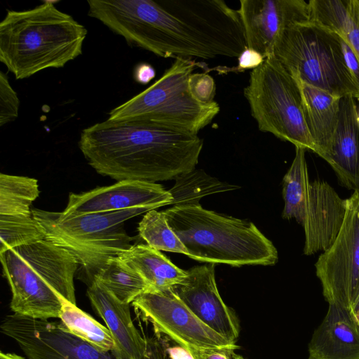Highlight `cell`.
I'll return each mask as SVG.
<instances>
[{
	"instance_id": "obj_1",
	"label": "cell",
	"mask_w": 359,
	"mask_h": 359,
	"mask_svg": "<svg viewBox=\"0 0 359 359\" xmlns=\"http://www.w3.org/2000/svg\"><path fill=\"white\" fill-rule=\"evenodd\" d=\"M93 16L162 57L238 58L247 48L238 11L223 0H100Z\"/></svg>"
},
{
	"instance_id": "obj_2",
	"label": "cell",
	"mask_w": 359,
	"mask_h": 359,
	"mask_svg": "<svg viewBox=\"0 0 359 359\" xmlns=\"http://www.w3.org/2000/svg\"><path fill=\"white\" fill-rule=\"evenodd\" d=\"M203 145L198 134L173 127L107 119L84 128L79 141L89 165L118 182L175 179L195 169Z\"/></svg>"
},
{
	"instance_id": "obj_3",
	"label": "cell",
	"mask_w": 359,
	"mask_h": 359,
	"mask_svg": "<svg viewBox=\"0 0 359 359\" xmlns=\"http://www.w3.org/2000/svg\"><path fill=\"white\" fill-rule=\"evenodd\" d=\"M46 0L24 11L7 10L0 23V61L16 79L61 68L82 54L86 28Z\"/></svg>"
},
{
	"instance_id": "obj_4",
	"label": "cell",
	"mask_w": 359,
	"mask_h": 359,
	"mask_svg": "<svg viewBox=\"0 0 359 359\" xmlns=\"http://www.w3.org/2000/svg\"><path fill=\"white\" fill-rule=\"evenodd\" d=\"M0 259L15 314L59 318L63 298L76 304L74 276L79 264L62 248L45 239L9 249L0 253Z\"/></svg>"
},
{
	"instance_id": "obj_5",
	"label": "cell",
	"mask_w": 359,
	"mask_h": 359,
	"mask_svg": "<svg viewBox=\"0 0 359 359\" xmlns=\"http://www.w3.org/2000/svg\"><path fill=\"white\" fill-rule=\"evenodd\" d=\"M167 222L187 249L202 262L233 266L274 265L278 251L251 222L223 215L199 205L172 206Z\"/></svg>"
},
{
	"instance_id": "obj_6",
	"label": "cell",
	"mask_w": 359,
	"mask_h": 359,
	"mask_svg": "<svg viewBox=\"0 0 359 359\" xmlns=\"http://www.w3.org/2000/svg\"><path fill=\"white\" fill-rule=\"evenodd\" d=\"M151 210L154 209L139 207L67 215L34 208L32 214L42 226L46 239L75 257L88 286L110 259L118 257L133 245V238L124 229L125 221Z\"/></svg>"
},
{
	"instance_id": "obj_7",
	"label": "cell",
	"mask_w": 359,
	"mask_h": 359,
	"mask_svg": "<svg viewBox=\"0 0 359 359\" xmlns=\"http://www.w3.org/2000/svg\"><path fill=\"white\" fill-rule=\"evenodd\" d=\"M198 65L191 58H175L155 83L111 109L107 120L154 123L198 134L220 109L215 101H196L189 91V76Z\"/></svg>"
},
{
	"instance_id": "obj_8",
	"label": "cell",
	"mask_w": 359,
	"mask_h": 359,
	"mask_svg": "<svg viewBox=\"0 0 359 359\" xmlns=\"http://www.w3.org/2000/svg\"><path fill=\"white\" fill-rule=\"evenodd\" d=\"M294 78L343 97L359 100L337 36L311 22L294 25L278 39L273 55Z\"/></svg>"
},
{
	"instance_id": "obj_9",
	"label": "cell",
	"mask_w": 359,
	"mask_h": 359,
	"mask_svg": "<svg viewBox=\"0 0 359 359\" xmlns=\"http://www.w3.org/2000/svg\"><path fill=\"white\" fill-rule=\"evenodd\" d=\"M243 93L260 131L317 154L306 122L299 86L273 55L251 71Z\"/></svg>"
},
{
	"instance_id": "obj_10",
	"label": "cell",
	"mask_w": 359,
	"mask_h": 359,
	"mask_svg": "<svg viewBox=\"0 0 359 359\" xmlns=\"http://www.w3.org/2000/svg\"><path fill=\"white\" fill-rule=\"evenodd\" d=\"M315 266L328 304L351 309L359 297V191L347 198L342 227Z\"/></svg>"
},
{
	"instance_id": "obj_11",
	"label": "cell",
	"mask_w": 359,
	"mask_h": 359,
	"mask_svg": "<svg viewBox=\"0 0 359 359\" xmlns=\"http://www.w3.org/2000/svg\"><path fill=\"white\" fill-rule=\"evenodd\" d=\"M131 304L156 331L187 350L218 348L234 352L238 348L201 320L172 289L148 290Z\"/></svg>"
},
{
	"instance_id": "obj_12",
	"label": "cell",
	"mask_w": 359,
	"mask_h": 359,
	"mask_svg": "<svg viewBox=\"0 0 359 359\" xmlns=\"http://www.w3.org/2000/svg\"><path fill=\"white\" fill-rule=\"evenodd\" d=\"M1 330L28 359H116L71 333L61 321L14 313L5 317Z\"/></svg>"
},
{
	"instance_id": "obj_13",
	"label": "cell",
	"mask_w": 359,
	"mask_h": 359,
	"mask_svg": "<svg viewBox=\"0 0 359 359\" xmlns=\"http://www.w3.org/2000/svg\"><path fill=\"white\" fill-rule=\"evenodd\" d=\"M238 11L247 47L264 59L273 55L287 29L310 21L309 2L304 0H241Z\"/></svg>"
},
{
	"instance_id": "obj_14",
	"label": "cell",
	"mask_w": 359,
	"mask_h": 359,
	"mask_svg": "<svg viewBox=\"0 0 359 359\" xmlns=\"http://www.w3.org/2000/svg\"><path fill=\"white\" fill-rule=\"evenodd\" d=\"M215 264L191 268L186 278L172 290L205 324L232 343L240 332L238 319L217 290Z\"/></svg>"
},
{
	"instance_id": "obj_15",
	"label": "cell",
	"mask_w": 359,
	"mask_h": 359,
	"mask_svg": "<svg viewBox=\"0 0 359 359\" xmlns=\"http://www.w3.org/2000/svg\"><path fill=\"white\" fill-rule=\"evenodd\" d=\"M172 197L162 185L150 182L123 180L79 194L70 193L63 210L67 215L123 210L170 205Z\"/></svg>"
},
{
	"instance_id": "obj_16",
	"label": "cell",
	"mask_w": 359,
	"mask_h": 359,
	"mask_svg": "<svg viewBox=\"0 0 359 359\" xmlns=\"http://www.w3.org/2000/svg\"><path fill=\"white\" fill-rule=\"evenodd\" d=\"M347 199H342L326 182L311 184L302 226L304 253L311 255L328 250L335 241L346 216Z\"/></svg>"
},
{
	"instance_id": "obj_17",
	"label": "cell",
	"mask_w": 359,
	"mask_h": 359,
	"mask_svg": "<svg viewBox=\"0 0 359 359\" xmlns=\"http://www.w3.org/2000/svg\"><path fill=\"white\" fill-rule=\"evenodd\" d=\"M87 295L115 341V348L111 352L113 356L116 359H147V338L135 327L130 304L119 301L97 279L88 286Z\"/></svg>"
},
{
	"instance_id": "obj_18",
	"label": "cell",
	"mask_w": 359,
	"mask_h": 359,
	"mask_svg": "<svg viewBox=\"0 0 359 359\" xmlns=\"http://www.w3.org/2000/svg\"><path fill=\"white\" fill-rule=\"evenodd\" d=\"M307 359H359V323L351 310L329 304L308 344Z\"/></svg>"
},
{
	"instance_id": "obj_19",
	"label": "cell",
	"mask_w": 359,
	"mask_h": 359,
	"mask_svg": "<svg viewBox=\"0 0 359 359\" xmlns=\"http://www.w3.org/2000/svg\"><path fill=\"white\" fill-rule=\"evenodd\" d=\"M355 98L340 100L339 121L332 140L327 163L334 170L341 184L359 191V125Z\"/></svg>"
},
{
	"instance_id": "obj_20",
	"label": "cell",
	"mask_w": 359,
	"mask_h": 359,
	"mask_svg": "<svg viewBox=\"0 0 359 359\" xmlns=\"http://www.w3.org/2000/svg\"><path fill=\"white\" fill-rule=\"evenodd\" d=\"M294 79L300 88L306 122L317 154L327 161L339 121L341 97Z\"/></svg>"
},
{
	"instance_id": "obj_21",
	"label": "cell",
	"mask_w": 359,
	"mask_h": 359,
	"mask_svg": "<svg viewBox=\"0 0 359 359\" xmlns=\"http://www.w3.org/2000/svg\"><path fill=\"white\" fill-rule=\"evenodd\" d=\"M310 21L341 36L359 60V0H311Z\"/></svg>"
},
{
	"instance_id": "obj_22",
	"label": "cell",
	"mask_w": 359,
	"mask_h": 359,
	"mask_svg": "<svg viewBox=\"0 0 359 359\" xmlns=\"http://www.w3.org/2000/svg\"><path fill=\"white\" fill-rule=\"evenodd\" d=\"M118 257L144 278L150 290L172 289L187 275V271L148 245H133Z\"/></svg>"
},
{
	"instance_id": "obj_23",
	"label": "cell",
	"mask_w": 359,
	"mask_h": 359,
	"mask_svg": "<svg viewBox=\"0 0 359 359\" xmlns=\"http://www.w3.org/2000/svg\"><path fill=\"white\" fill-rule=\"evenodd\" d=\"M306 149L295 147V156L290 168L283 180V196L285 205L282 216L284 219L292 218L302 225L309 194V181Z\"/></svg>"
},
{
	"instance_id": "obj_24",
	"label": "cell",
	"mask_w": 359,
	"mask_h": 359,
	"mask_svg": "<svg viewBox=\"0 0 359 359\" xmlns=\"http://www.w3.org/2000/svg\"><path fill=\"white\" fill-rule=\"evenodd\" d=\"M59 318L71 333L99 350L110 353L114 350L115 341L109 329L64 298Z\"/></svg>"
},
{
	"instance_id": "obj_25",
	"label": "cell",
	"mask_w": 359,
	"mask_h": 359,
	"mask_svg": "<svg viewBox=\"0 0 359 359\" xmlns=\"http://www.w3.org/2000/svg\"><path fill=\"white\" fill-rule=\"evenodd\" d=\"M95 279L119 301L129 304L150 290L144 278L119 257L110 259Z\"/></svg>"
},
{
	"instance_id": "obj_26",
	"label": "cell",
	"mask_w": 359,
	"mask_h": 359,
	"mask_svg": "<svg viewBox=\"0 0 359 359\" xmlns=\"http://www.w3.org/2000/svg\"><path fill=\"white\" fill-rule=\"evenodd\" d=\"M175 184L168 190L172 199V206L199 205L204 196L237 189V186L222 182L206 174L202 170H193L181 174L175 179Z\"/></svg>"
},
{
	"instance_id": "obj_27",
	"label": "cell",
	"mask_w": 359,
	"mask_h": 359,
	"mask_svg": "<svg viewBox=\"0 0 359 359\" xmlns=\"http://www.w3.org/2000/svg\"><path fill=\"white\" fill-rule=\"evenodd\" d=\"M39 195L36 179L0 174V215L32 213L30 206Z\"/></svg>"
},
{
	"instance_id": "obj_28",
	"label": "cell",
	"mask_w": 359,
	"mask_h": 359,
	"mask_svg": "<svg viewBox=\"0 0 359 359\" xmlns=\"http://www.w3.org/2000/svg\"><path fill=\"white\" fill-rule=\"evenodd\" d=\"M46 239V233L32 213L0 215V253Z\"/></svg>"
},
{
	"instance_id": "obj_29",
	"label": "cell",
	"mask_w": 359,
	"mask_h": 359,
	"mask_svg": "<svg viewBox=\"0 0 359 359\" xmlns=\"http://www.w3.org/2000/svg\"><path fill=\"white\" fill-rule=\"evenodd\" d=\"M137 229L140 236L149 247L187 255V249L168 224L163 211L154 209L147 212Z\"/></svg>"
},
{
	"instance_id": "obj_30",
	"label": "cell",
	"mask_w": 359,
	"mask_h": 359,
	"mask_svg": "<svg viewBox=\"0 0 359 359\" xmlns=\"http://www.w3.org/2000/svg\"><path fill=\"white\" fill-rule=\"evenodd\" d=\"M20 100L10 84L7 74L0 72V126L15 121L18 116Z\"/></svg>"
},
{
	"instance_id": "obj_31",
	"label": "cell",
	"mask_w": 359,
	"mask_h": 359,
	"mask_svg": "<svg viewBox=\"0 0 359 359\" xmlns=\"http://www.w3.org/2000/svg\"><path fill=\"white\" fill-rule=\"evenodd\" d=\"M189 89L192 97L201 103L210 104L215 101V82L207 73H192L189 79Z\"/></svg>"
},
{
	"instance_id": "obj_32",
	"label": "cell",
	"mask_w": 359,
	"mask_h": 359,
	"mask_svg": "<svg viewBox=\"0 0 359 359\" xmlns=\"http://www.w3.org/2000/svg\"><path fill=\"white\" fill-rule=\"evenodd\" d=\"M336 35L340 43L346 65L359 89V60L349 45L341 36Z\"/></svg>"
},
{
	"instance_id": "obj_33",
	"label": "cell",
	"mask_w": 359,
	"mask_h": 359,
	"mask_svg": "<svg viewBox=\"0 0 359 359\" xmlns=\"http://www.w3.org/2000/svg\"><path fill=\"white\" fill-rule=\"evenodd\" d=\"M238 65L236 67L238 71L254 69L259 67L264 61V57L258 52L246 48L238 57Z\"/></svg>"
},
{
	"instance_id": "obj_34",
	"label": "cell",
	"mask_w": 359,
	"mask_h": 359,
	"mask_svg": "<svg viewBox=\"0 0 359 359\" xmlns=\"http://www.w3.org/2000/svg\"><path fill=\"white\" fill-rule=\"evenodd\" d=\"M188 351L194 359H232L233 353V351L218 348L190 349Z\"/></svg>"
},
{
	"instance_id": "obj_35",
	"label": "cell",
	"mask_w": 359,
	"mask_h": 359,
	"mask_svg": "<svg viewBox=\"0 0 359 359\" xmlns=\"http://www.w3.org/2000/svg\"><path fill=\"white\" fill-rule=\"evenodd\" d=\"M147 359H166L167 348L160 340L154 337L147 338Z\"/></svg>"
},
{
	"instance_id": "obj_36",
	"label": "cell",
	"mask_w": 359,
	"mask_h": 359,
	"mask_svg": "<svg viewBox=\"0 0 359 359\" xmlns=\"http://www.w3.org/2000/svg\"><path fill=\"white\" fill-rule=\"evenodd\" d=\"M156 76L154 68L146 63L139 65L135 72V79L141 84H147Z\"/></svg>"
},
{
	"instance_id": "obj_37",
	"label": "cell",
	"mask_w": 359,
	"mask_h": 359,
	"mask_svg": "<svg viewBox=\"0 0 359 359\" xmlns=\"http://www.w3.org/2000/svg\"><path fill=\"white\" fill-rule=\"evenodd\" d=\"M167 354L170 359H194L190 352L180 345L167 348Z\"/></svg>"
},
{
	"instance_id": "obj_38",
	"label": "cell",
	"mask_w": 359,
	"mask_h": 359,
	"mask_svg": "<svg viewBox=\"0 0 359 359\" xmlns=\"http://www.w3.org/2000/svg\"><path fill=\"white\" fill-rule=\"evenodd\" d=\"M0 359H27L20 355L12 353H4L1 351ZM28 359V358H27Z\"/></svg>"
},
{
	"instance_id": "obj_39",
	"label": "cell",
	"mask_w": 359,
	"mask_h": 359,
	"mask_svg": "<svg viewBox=\"0 0 359 359\" xmlns=\"http://www.w3.org/2000/svg\"><path fill=\"white\" fill-rule=\"evenodd\" d=\"M351 310L353 316L359 323V297Z\"/></svg>"
},
{
	"instance_id": "obj_40",
	"label": "cell",
	"mask_w": 359,
	"mask_h": 359,
	"mask_svg": "<svg viewBox=\"0 0 359 359\" xmlns=\"http://www.w3.org/2000/svg\"><path fill=\"white\" fill-rule=\"evenodd\" d=\"M233 359H245L244 358H243L242 356L241 355H235L233 357Z\"/></svg>"
},
{
	"instance_id": "obj_41",
	"label": "cell",
	"mask_w": 359,
	"mask_h": 359,
	"mask_svg": "<svg viewBox=\"0 0 359 359\" xmlns=\"http://www.w3.org/2000/svg\"><path fill=\"white\" fill-rule=\"evenodd\" d=\"M357 121H358V123L359 125V109L358 110V113H357Z\"/></svg>"
}]
</instances>
